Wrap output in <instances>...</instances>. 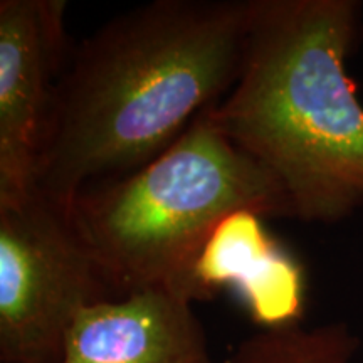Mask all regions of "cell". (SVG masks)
<instances>
[{"mask_svg": "<svg viewBox=\"0 0 363 363\" xmlns=\"http://www.w3.org/2000/svg\"><path fill=\"white\" fill-rule=\"evenodd\" d=\"M256 0H157L78 45L54 88L34 187L59 206L142 169L233 89Z\"/></svg>", "mask_w": 363, "mask_h": 363, "instance_id": "6da1fadb", "label": "cell"}, {"mask_svg": "<svg viewBox=\"0 0 363 363\" xmlns=\"http://www.w3.org/2000/svg\"><path fill=\"white\" fill-rule=\"evenodd\" d=\"M362 38L358 0H256L239 78L208 108L293 219L337 224L363 207V104L348 72Z\"/></svg>", "mask_w": 363, "mask_h": 363, "instance_id": "7a4b0ae2", "label": "cell"}, {"mask_svg": "<svg viewBox=\"0 0 363 363\" xmlns=\"http://www.w3.org/2000/svg\"><path fill=\"white\" fill-rule=\"evenodd\" d=\"M62 207L118 298L179 291L208 235L233 212L291 217L274 177L216 128L208 108L162 155Z\"/></svg>", "mask_w": 363, "mask_h": 363, "instance_id": "3957f363", "label": "cell"}, {"mask_svg": "<svg viewBox=\"0 0 363 363\" xmlns=\"http://www.w3.org/2000/svg\"><path fill=\"white\" fill-rule=\"evenodd\" d=\"M110 299L65 207L35 187L0 206V363H61L76 316Z\"/></svg>", "mask_w": 363, "mask_h": 363, "instance_id": "277c9868", "label": "cell"}, {"mask_svg": "<svg viewBox=\"0 0 363 363\" xmlns=\"http://www.w3.org/2000/svg\"><path fill=\"white\" fill-rule=\"evenodd\" d=\"M65 59V0L0 2V206L21 201L34 189Z\"/></svg>", "mask_w": 363, "mask_h": 363, "instance_id": "5b68a950", "label": "cell"}, {"mask_svg": "<svg viewBox=\"0 0 363 363\" xmlns=\"http://www.w3.org/2000/svg\"><path fill=\"white\" fill-rule=\"evenodd\" d=\"M262 219L254 211L222 219L177 293L194 303L229 288L262 330L299 325L306 306L305 267L279 246Z\"/></svg>", "mask_w": 363, "mask_h": 363, "instance_id": "8992f818", "label": "cell"}, {"mask_svg": "<svg viewBox=\"0 0 363 363\" xmlns=\"http://www.w3.org/2000/svg\"><path fill=\"white\" fill-rule=\"evenodd\" d=\"M61 363H212L192 301L153 288L91 305L76 316Z\"/></svg>", "mask_w": 363, "mask_h": 363, "instance_id": "52a82bcc", "label": "cell"}, {"mask_svg": "<svg viewBox=\"0 0 363 363\" xmlns=\"http://www.w3.org/2000/svg\"><path fill=\"white\" fill-rule=\"evenodd\" d=\"M360 340L347 323L261 330L238 345L225 363H352Z\"/></svg>", "mask_w": 363, "mask_h": 363, "instance_id": "ba28073f", "label": "cell"}]
</instances>
